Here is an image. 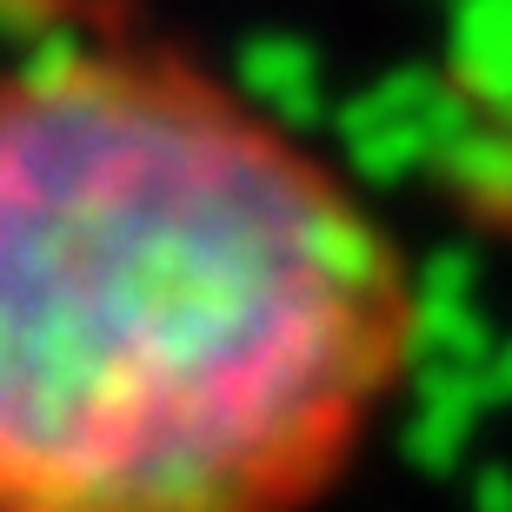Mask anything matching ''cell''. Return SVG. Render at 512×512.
<instances>
[{
  "mask_svg": "<svg viewBox=\"0 0 512 512\" xmlns=\"http://www.w3.org/2000/svg\"><path fill=\"white\" fill-rule=\"evenodd\" d=\"M473 512H512V466H479L473 473Z\"/></svg>",
  "mask_w": 512,
  "mask_h": 512,
  "instance_id": "obj_10",
  "label": "cell"
},
{
  "mask_svg": "<svg viewBox=\"0 0 512 512\" xmlns=\"http://www.w3.org/2000/svg\"><path fill=\"white\" fill-rule=\"evenodd\" d=\"M439 173L459 200L512 220V120H479L439 153Z\"/></svg>",
  "mask_w": 512,
  "mask_h": 512,
  "instance_id": "obj_5",
  "label": "cell"
},
{
  "mask_svg": "<svg viewBox=\"0 0 512 512\" xmlns=\"http://www.w3.org/2000/svg\"><path fill=\"white\" fill-rule=\"evenodd\" d=\"M47 20H54V0H7V34H14V40L40 34Z\"/></svg>",
  "mask_w": 512,
  "mask_h": 512,
  "instance_id": "obj_12",
  "label": "cell"
},
{
  "mask_svg": "<svg viewBox=\"0 0 512 512\" xmlns=\"http://www.w3.org/2000/svg\"><path fill=\"white\" fill-rule=\"evenodd\" d=\"M479 380H486V399H493V406H512V340H499L493 353H486Z\"/></svg>",
  "mask_w": 512,
  "mask_h": 512,
  "instance_id": "obj_11",
  "label": "cell"
},
{
  "mask_svg": "<svg viewBox=\"0 0 512 512\" xmlns=\"http://www.w3.org/2000/svg\"><path fill=\"white\" fill-rule=\"evenodd\" d=\"M419 300H466L479 306V253L473 247H433L419 266Z\"/></svg>",
  "mask_w": 512,
  "mask_h": 512,
  "instance_id": "obj_9",
  "label": "cell"
},
{
  "mask_svg": "<svg viewBox=\"0 0 512 512\" xmlns=\"http://www.w3.org/2000/svg\"><path fill=\"white\" fill-rule=\"evenodd\" d=\"M466 127H479L473 94L446 87L426 67H393L386 80H373L366 94H353L333 114L346 167L373 180V187H399L419 167H439V153L453 147Z\"/></svg>",
  "mask_w": 512,
  "mask_h": 512,
  "instance_id": "obj_1",
  "label": "cell"
},
{
  "mask_svg": "<svg viewBox=\"0 0 512 512\" xmlns=\"http://www.w3.org/2000/svg\"><path fill=\"white\" fill-rule=\"evenodd\" d=\"M493 326L466 300H413L406 326H399V353L406 360H453V366H486L493 353Z\"/></svg>",
  "mask_w": 512,
  "mask_h": 512,
  "instance_id": "obj_6",
  "label": "cell"
},
{
  "mask_svg": "<svg viewBox=\"0 0 512 512\" xmlns=\"http://www.w3.org/2000/svg\"><path fill=\"white\" fill-rule=\"evenodd\" d=\"M473 426H479L473 413H446V406H419V399H413V419L399 426V453L413 459L419 473L439 479V473H453V466H459Z\"/></svg>",
  "mask_w": 512,
  "mask_h": 512,
  "instance_id": "obj_8",
  "label": "cell"
},
{
  "mask_svg": "<svg viewBox=\"0 0 512 512\" xmlns=\"http://www.w3.org/2000/svg\"><path fill=\"white\" fill-rule=\"evenodd\" d=\"M233 87L240 100H253L266 120L306 133L333 120L340 107H326V74H320V54L293 34H253L240 54H233Z\"/></svg>",
  "mask_w": 512,
  "mask_h": 512,
  "instance_id": "obj_2",
  "label": "cell"
},
{
  "mask_svg": "<svg viewBox=\"0 0 512 512\" xmlns=\"http://www.w3.org/2000/svg\"><path fill=\"white\" fill-rule=\"evenodd\" d=\"M14 80H20V94H27V100H47V94L80 87V80H87V34L67 27V20H47L40 34L20 40Z\"/></svg>",
  "mask_w": 512,
  "mask_h": 512,
  "instance_id": "obj_7",
  "label": "cell"
},
{
  "mask_svg": "<svg viewBox=\"0 0 512 512\" xmlns=\"http://www.w3.org/2000/svg\"><path fill=\"white\" fill-rule=\"evenodd\" d=\"M453 87L493 107V120H512V0H453Z\"/></svg>",
  "mask_w": 512,
  "mask_h": 512,
  "instance_id": "obj_3",
  "label": "cell"
},
{
  "mask_svg": "<svg viewBox=\"0 0 512 512\" xmlns=\"http://www.w3.org/2000/svg\"><path fill=\"white\" fill-rule=\"evenodd\" d=\"M300 253H306V266H313V273H320V280L333 286L346 306L373 300V293L386 286V253H380V240H373L353 213L326 207V200H313V207H306V220H300Z\"/></svg>",
  "mask_w": 512,
  "mask_h": 512,
  "instance_id": "obj_4",
  "label": "cell"
}]
</instances>
